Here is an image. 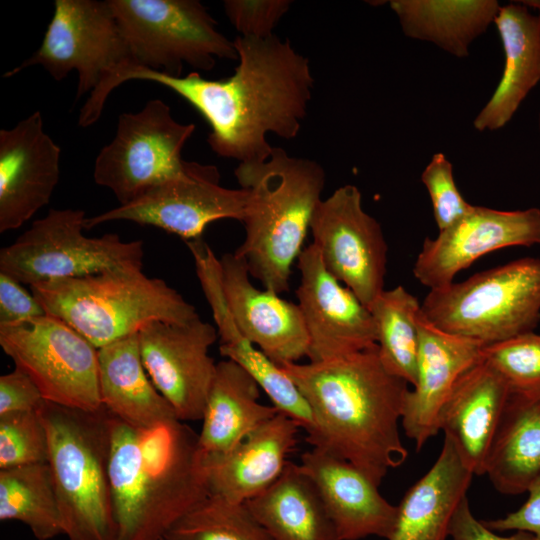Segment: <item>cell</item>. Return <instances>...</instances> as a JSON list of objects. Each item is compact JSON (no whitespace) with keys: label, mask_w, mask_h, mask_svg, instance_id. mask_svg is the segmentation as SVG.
Returning <instances> with one entry per match:
<instances>
[{"label":"cell","mask_w":540,"mask_h":540,"mask_svg":"<svg viewBox=\"0 0 540 540\" xmlns=\"http://www.w3.org/2000/svg\"><path fill=\"white\" fill-rule=\"evenodd\" d=\"M234 73L209 80L193 71L173 77L147 68L121 64L104 78L106 92L128 80L159 83L190 103L207 121L213 152L239 163L266 161L273 150L267 134L291 140L298 134L312 98L310 61L288 39L236 36Z\"/></svg>","instance_id":"1"},{"label":"cell","mask_w":540,"mask_h":540,"mask_svg":"<svg viewBox=\"0 0 540 540\" xmlns=\"http://www.w3.org/2000/svg\"><path fill=\"white\" fill-rule=\"evenodd\" d=\"M281 367L310 406L314 426L306 440L313 448L351 463L377 486L406 460L399 421L408 383L384 367L377 344Z\"/></svg>","instance_id":"2"},{"label":"cell","mask_w":540,"mask_h":540,"mask_svg":"<svg viewBox=\"0 0 540 540\" xmlns=\"http://www.w3.org/2000/svg\"><path fill=\"white\" fill-rule=\"evenodd\" d=\"M109 479L118 540H163L209 495L199 435L178 418L137 428L111 414Z\"/></svg>","instance_id":"3"},{"label":"cell","mask_w":540,"mask_h":540,"mask_svg":"<svg viewBox=\"0 0 540 540\" xmlns=\"http://www.w3.org/2000/svg\"><path fill=\"white\" fill-rule=\"evenodd\" d=\"M234 175L248 191L243 243L234 252L251 277L280 295L289 289L292 266L303 251L326 173L316 161L273 147L260 163H239Z\"/></svg>","instance_id":"4"},{"label":"cell","mask_w":540,"mask_h":540,"mask_svg":"<svg viewBox=\"0 0 540 540\" xmlns=\"http://www.w3.org/2000/svg\"><path fill=\"white\" fill-rule=\"evenodd\" d=\"M30 289L46 314L65 321L97 349L154 321L188 323L200 318L178 291L138 268L58 279Z\"/></svg>","instance_id":"5"},{"label":"cell","mask_w":540,"mask_h":540,"mask_svg":"<svg viewBox=\"0 0 540 540\" xmlns=\"http://www.w3.org/2000/svg\"><path fill=\"white\" fill-rule=\"evenodd\" d=\"M67 540H118L109 479L110 412L44 401L38 409Z\"/></svg>","instance_id":"6"},{"label":"cell","mask_w":540,"mask_h":540,"mask_svg":"<svg viewBox=\"0 0 540 540\" xmlns=\"http://www.w3.org/2000/svg\"><path fill=\"white\" fill-rule=\"evenodd\" d=\"M421 312L440 330L484 346L533 332L540 321V259H518L430 289Z\"/></svg>","instance_id":"7"},{"label":"cell","mask_w":540,"mask_h":540,"mask_svg":"<svg viewBox=\"0 0 540 540\" xmlns=\"http://www.w3.org/2000/svg\"><path fill=\"white\" fill-rule=\"evenodd\" d=\"M107 1L128 49L122 64L180 77L184 64L211 71L217 59H238L233 41L198 0Z\"/></svg>","instance_id":"8"},{"label":"cell","mask_w":540,"mask_h":540,"mask_svg":"<svg viewBox=\"0 0 540 540\" xmlns=\"http://www.w3.org/2000/svg\"><path fill=\"white\" fill-rule=\"evenodd\" d=\"M85 212L50 209L13 243L0 250V273L29 287L107 270L143 266V242L118 234H83Z\"/></svg>","instance_id":"9"},{"label":"cell","mask_w":540,"mask_h":540,"mask_svg":"<svg viewBox=\"0 0 540 540\" xmlns=\"http://www.w3.org/2000/svg\"><path fill=\"white\" fill-rule=\"evenodd\" d=\"M194 130L193 123L176 121L160 99L147 101L136 113L120 114L114 138L95 160V183L124 205L161 183L203 172L207 165L182 158Z\"/></svg>","instance_id":"10"},{"label":"cell","mask_w":540,"mask_h":540,"mask_svg":"<svg viewBox=\"0 0 540 540\" xmlns=\"http://www.w3.org/2000/svg\"><path fill=\"white\" fill-rule=\"evenodd\" d=\"M0 346L46 401L86 411L102 407L98 349L65 321L45 314L0 326Z\"/></svg>","instance_id":"11"},{"label":"cell","mask_w":540,"mask_h":540,"mask_svg":"<svg viewBox=\"0 0 540 540\" xmlns=\"http://www.w3.org/2000/svg\"><path fill=\"white\" fill-rule=\"evenodd\" d=\"M127 60L124 37L107 0H56L39 49L3 77L33 65H41L57 81L76 71L79 99Z\"/></svg>","instance_id":"12"},{"label":"cell","mask_w":540,"mask_h":540,"mask_svg":"<svg viewBox=\"0 0 540 540\" xmlns=\"http://www.w3.org/2000/svg\"><path fill=\"white\" fill-rule=\"evenodd\" d=\"M310 231L326 269L370 308L384 291L388 247L360 190L347 184L321 199Z\"/></svg>","instance_id":"13"},{"label":"cell","mask_w":540,"mask_h":540,"mask_svg":"<svg viewBox=\"0 0 540 540\" xmlns=\"http://www.w3.org/2000/svg\"><path fill=\"white\" fill-rule=\"evenodd\" d=\"M213 165L194 176L169 180L154 186L133 201L87 217L86 230L112 221L150 225L176 234L186 241L202 238L206 227L221 219L243 221L248 191L220 185Z\"/></svg>","instance_id":"14"},{"label":"cell","mask_w":540,"mask_h":540,"mask_svg":"<svg viewBox=\"0 0 540 540\" xmlns=\"http://www.w3.org/2000/svg\"><path fill=\"white\" fill-rule=\"evenodd\" d=\"M217 329L201 318L188 323L154 321L138 332L145 370L178 419L202 420L217 363L209 355Z\"/></svg>","instance_id":"15"},{"label":"cell","mask_w":540,"mask_h":540,"mask_svg":"<svg viewBox=\"0 0 540 540\" xmlns=\"http://www.w3.org/2000/svg\"><path fill=\"white\" fill-rule=\"evenodd\" d=\"M536 244H540V209L502 211L472 205L436 238L424 240L413 274L424 286L441 288L488 253Z\"/></svg>","instance_id":"16"},{"label":"cell","mask_w":540,"mask_h":540,"mask_svg":"<svg viewBox=\"0 0 540 540\" xmlns=\"http://www.w3.org/2000/svg\"><path fill=\"white\" fill-rule=\"evenodd\" d=\"M297 267V304L309 338V361H325L377 344L371 311L326 269L314 243L303 249Z\"/></svg>","instance_id":"17"},{"label":"cell","mask_w":540,"mask_h":540,"mask_svg":"<svg viewBox=\"0 0 540 540\" xmlns=\"http://www.w3.org/2000/svg\"><path fill=\"white\" fill-rule=\"evenodd\" d=\"M61 148L35 111L0 130V232L20 228L46 206L60 178Z\"/></svg>","instance_id":"18"},{"label":"cell","mask_w":540,"mask_h":540,"mask_svg":"<svg viewBox=\"0 0 540 540\" xmlns=\"http://www.w3.org/2000/svg\"><path fill=\"white\" fill-rule=\"evenodd\" d=\"M219 261L226 304L240 332L279 366L308 357L309 338L298 304L255 287L247 262L235 253Z\"/></svg>","instance_id":"19"},{"label":"cell","mask_w":540,"mask_h":540,"mask_svg":"<svg viewBox=\"0 0 540 540\" xmlns=\"http://www.w3.org/2000/svg\"><path fill=\"white\" fill-rule=\"evenodd\" d=\"M188 248L220 337L219 353L243 368L265 392L272 406L309 434L314 426L313 415L297 385L237 328L224 297L219 259L204 241L191 243Z\"/></svg>","instance_id":"20"},{"label":"cell","mask_w":540,"mask_h":540,"mask_svg":"<svg viewBox=\"0 0 540 540\" xmlns=\"http://www.w3.org/2000/svg\"><path fill=\"white\" fill-rule=\"evenodd\" d=\"M417 379L407 392L401 418L417 450L439 432L440 411L459 377L482 359L479 342L446 333L418 316Z\"/></svg>","instance_id":"21"},{"label":"cell","mask_w":540,"mask_h":540,"mask_svg":"<svg viewBox=\"0 0 540 540\" xmlns=\"http://www.w3.org/2000/svg\"><path fill=\"white\" fill-rule=\"evenodd\" d=\"M300 468L314 484L340 540L377 536L389 540L397 519L378 487L351 463L313 448L302 454Z\"/></svg>","instance_id":"22"},{"label":"cell","mask_w":540,"mask_h":540,"mask_svg":"<svg viewBox=\"0 0 540 540\" xmlns=\"http://www.w3.org/2000/svg\"><path fill=\"white\" fill-rule=\"evenodd\" d=\"M300 429L277 413L228 453L204 455L209 494L246 503L265 491L283 474Z\"/></svg>","instance_id":"23"},{"label":"cell","mask_w":540,"mask_h":540,"mask_svg":"<svg viewBox=\"0 0 540 540\" xmlns=\"http://www.w3.org/2000/svg\"><path fill=\"white\" fill-rule=\"evenodd\" d=\"M509 394L506 381L482 357L459 377L440 411L439 430L452 440L474 475L484 474Z\"/></svg>","instance_id":"24"},{"label":"cell","mask_w":540,"mask_h":540,"mask_svg":"<svg viewBox=\"0 0 540 540\" xmlns=\"http://www.w3.org/2000/svg\"><path fill=\"white\" fill-rule=\"evenodd\" d=\"M494 23L505 65L494 93L473 121L479 132L504 127L540 81V15L512 2L500 7Z\"/></svg>","instance_id":"25"},{"label":"cell","mask_w":540,"mask_h":540,"mask_svg":"<svg viewBox=\"0 0 540 540\" xmlns=\"http://www.w3.org/2000/svg\"><path fill=\"white\" fill-rule=\"evenodd\" d=\"M473 475L452 440L444 436L433 466L408 489L397 506L389 540H446L452 517L466 497Z\"/></svg>","instance_id":"26"},{"label":"cell","mask_w":540,"mask_h":540,"mask_svg":"<svg viewBox=\"0 0 540 540\" xmlns=\"http://www.w3.org/2000/svg\"><path fill=\"white\" fill-rule=\"evenodd\" d=\"M102 406L125 423L148 428L177 418L142 362L138 333L98 349Z\"/></svg>","instance_id":"27"},{"label":"cell","mask_w":540,"mask_h":540,"mask_svg":"<svg viewBox=\"0 0 540 540\" xmlns=\"http://www.w3.org/2000/svg\"><path fill=\"white\" fill-rule=\"evenodd\" d=\"M260 387L238 364L217 363L202 417L199 446L204 455L231 451L278 410L259 402Z\"/></svg>","instance_id":"28"},{"label":"cell","mask_w":540,"mask_h":540,"mask_svg":"<svg viewBox=\"0 0 540 540\" xmlns=\"http://www.w3.org/2000/svg\"><path fill=\"white\" fill-rule=\"evenodd\" d=\"M484 474L504 495L527 492L540 476V392H510Z\"/></svg>","instance_id":"29"},{"label":"cell","mask_w":540,"mask_h":540,"mask_svg":"<svg viewBox=\"0 0 540 540\" xmlns=\"http://www.w3.org/2000/svg\"><path fill=\"white\" fill-rule=\"evenodd\" d=\"M246 504L271 540H340L299 464L289 462L275 483Z\"/></svg>","instance_id":"30"},{"label":"cell","mask_w":540,"mask_h":540,"mask_svg":"<svg viewBox=\"0 0 540 540\" xmlns=\"http://www.w3.org/2000/svg\"><path fill=\"white\" fill-rule=\"evenodd\" d=\"M407 37L431 42L463 58L470 44L494 19L501 7L496 0H391Z\"/></svg>","instance_id":"31"},{"label":"cell","mask_w":540,"mask_h":540,"mask_svg":"<svg viewBox=\"0 0 540 540\" xmlns=\"http://www.w3.org/2000/svg\"><path fill=\"white\" fill-rule=\"evenodd\" d=\"M0 521L23 523L37 540L63 535L48 463L0 470Z\"/></svg>","instance_id":"32"},{"label":"cell","mask_w":540,"mask_h":540,"mask_svg":"<svg viewBox=\"0 0 540 540\" xmlns=\"http://www.w3.org/2000/svg\"><path fill=\"white\" fill-rule=\"evenodd\" d=\"M379 357L393 375L412 386L417 379L421 304L403 286L384 290L370 306Z\"/></svg>","instance_id":"33"},{"label":"cell","mask_w":540,"mask_h":540,"mask_svg":"<svg viewBox=\"0 0 540 540\" xmlns=\"http://www.w3.org/2000/svg\"><path fill=\"white\" fill-rule=\"evenodd\" d=\"M163 540H271L246 503L208 495L167 531Z\"/></svg>","instance_id":"34"},{"label":"cell","mask_w":540,"mask_h":540,"mask_svg":"<svg viewBox=\"0 0 540 540\" xmlns=\"http://www.w3.org/2000/svg\"><path fill=\"white\" fill-rule=\"evenodd\" d=\"M482 357L503 377L510 392H540L539 334L533 331L485 345Z\"/></svg>","instance_id":"35"},{"label":"cell","mask_w":540,"mask_h":540,"mask_svg":"<svg viewBox=\"0 0 540 540\" xmlns=\"http://www.w3.org/2000/svg\"><path fill=\"white\" fill-rule=\"evenodd\" d=\"M48 435L39 410L0 415V470L48 463Z\"/></svg>","instance_id":"36"},{"label":"cell","mask_w":540,"mask_h":540,"mask_svg":"<svg viewBox=\"0 0 540 540\" xmlns=\"http://www.w3.org/2000/svg\"><path fill=\"white\" fill-rule=\"evenodd\" d=\"M421 181L429 193L439 231L455 223L471 208L460 194L452 164L443 153L432 156L421 174Z\"/></svg>","instance_id":"37"},{"label":"cell","mask_w":540,"mask_h":540,"mask_svg":"<svg viewBox=\"0 0 540 540\" xmlns=\"http://www.w3.org/2000/svg\"><path fill=\"white\" fill-rule=\"evenodd\" d=\"M291 0H225V14L240 36L264 39L288 12Z\"/></svg>","instance_id":"38"},{"label":"cell","mask_w":540,"mask_h":540,"mask_svg":"<svg viewBox=\"0 0 540 540\" xmlns=\"http://www.w3.org/2000/svg\"><path fill=\"white\" fill-rule=\"evenodd\" d=\"M46 313L32 292L23 284L0 273V326L33 320Z\"/></svg>","instance_id":"39"},{"label":"cell","mask_w":540,"mask_h":540,"mask_svg":"<svg viewBox=\"0 0 540 540\" xmlns=\"http://www.w3.org/2000/svg\"><path fill=\"white\" fill-rule=\"evenodd\" d=\"M45 399L34 381L22 370L13 371L0 377V415L16 412L35 411Z\"/></svg>","instance_id":"40"},{"label":"cell","mask_w":540,"mask_h":540,"mask_svg":"<svg viewBox=\"0 0 540 540\" xmlns=\"http://www.w3.org/2000/svg\"><path fill=\"white\" fill-rule=\"evenodd\" d=\"M528 498L516 511L505 517L482 521L492 531H526L540 540V476L527 491Z\"/></svg>","instance_id":"41"},{"label":"cell","mask_w":540,"mask_h":540,"mask_svg":"<svg viewBox=\"0 0 540 540\" xmlns=\"http://www.w3.org/2000/svg\"><path fill=\"white\" fill-rule=\"evenodd\" d=\"M452 540H535L533 534L516 531L510 536H499L475 518L471 512L467 497L458 505L449 527Z\"/></svg>","instance_id":"42"},{"label":"cell","mask_w":540,"mask_h":540,"mask_svg":"<svg viewBox=\"0 0 540 540\" xmlns=\"http://www.w3.org/2000/svg\"><path fill=\"white\" fill-rule=\"evenodd\" d=\"M520 4L525 7H531L540 11V0H528V1H518Z\"/></svg>","instance_id":"43"},{"label":"cell","mask_w":540,"mask_h":540,"mask_svg":"<svg viewBox=\"0 0 540 540\" xmlns=\"http://www.w3.org/2000/svg\"><path fill=\"white\" fill-rule=\"evenodd\" d=\"M539 128H540V114H539Z\"/></svg>","instance_id":"44"}]
</instances>
